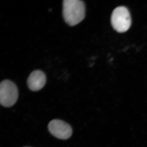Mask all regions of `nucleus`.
<instances>
[{"label": "nucleus", "mask_w": 147, "mask_h": 147, "mask_svg": "<svg viewBox=\"0 0 147 147\" xmlns=\"http://www.w3.org/2000/svg\"><path fill=\"white\" fill-rule=\"evenodd\" d=\"M62 14L64 21L67 25L74 26L85 17V5L80 0H64Z\"/></svg>", "instance_id": "obj_1"}, {"label": "nucleus", "mask_w": 147, "mask_h": 147, "mask_svg": "<svg viewBox=\"0 0 147 147\" xmlns=\"http://www.w3.org/2000/svg\"><path fill=\"white\" fill-rule=\"evenodd\" d=\"M112 26L117 32H125L131 25V18L128 9L124 6H119L114 9L111 16Z\"/></svg>", "instance_id": "obj_2"}, {"label": "nucleus", "mask_w": 147, "mask_h": 147, "mask_svg": "<svg viewBox=\"0 0 147 147\" xmlns=\"http://www.w3.org/2000/svg\"><path fill=\"white\" fill-rule=\"evenodd\" d=\"M18 92L16 84L11 81L5 80L0 84V103L5 107H10L16 103Z\"/></svg>", "instance_id": "obj_3"}, {"label": "nucleus", "mask_w": 147, "mask_h": 147, "mask_svg": "<svg viewBox=\"0 0 147 147\" xmlns=\"http://www.w3.org/2000/svg\"><path fill=\"white\" fill-rule=\"evenodd\" d=\"M49 131L58 139L67 140L72 135V128L70 125L63 121L55 119L51 121L48 125Z\"/></svg>", "instance_id": "obj_4"}, {"label": "nucleus", "mask_w": 147, "mask_h": 147, "mask_svg": "<svg viewBox=\"0 0 147 147\" xmlns=\"http://www.w3.org/2000/svg\"><path fill=\"white\" fill-rule=\"evenodd\" d=\"M47 81L45 73L40 70H36L31 73L27 79V84L31 91L36 92L43 88Z\"/></svg>", "instance_id": "obj_5"}]
</instances>
